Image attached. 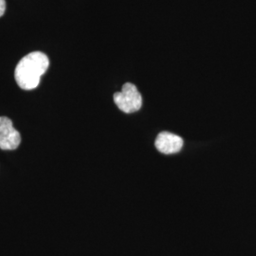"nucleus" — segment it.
I'll return each instance as SVG.
<instances>
[{
    "mask_svg": "<svg viewBox=\"0 0 256 256\" xmlns=\"http://www.w3.org/2000/svg\"><path fill=\"white\" fill-rule=\"evenodd\" d=\"M156 149L165 155L178 153L183 147V140L180 136L168 132L160 133L156 140Z\"/></svg>",
    "mask_w": 256,
    "mask_h": 256,
    "instance_id": "20e7f679",
    "label": "nucleus"
},
{
    "mask_svg": "<svg viewBox=\"0 0 256 256\" xmlns=\"http://www.w3.org/2000/svg\"><path fill=\"white\" fill-rule=\"evenodd\" d=\"M114 102L120 110L126 114L135 113L142 106V97L135 84L128 82L122 86V92L114 95Z\"/></svg>",
    "mask_w": 256,
    "mask_h": 256,
    "instance_id": "f03ea898",
    "label": "nucleus"
},
{
    "mask_svg": "<svg viewBox=\"0 0 256 256\" xmlns=\"http://www.w3.org/2000/svg\"><path fill=\"white\" fill-rule=\"evenodd\" d=\"M21 144V135L14 128L12 122L6 117H0V149L12 151Z\"/></svg>",
    "mask_w": 256,
    "mask_h": 256,
    "instance_id": "7ed1b4c3",
    "label": "nucleus"
},
{
    "mask_svg": "<svg viewBox=\"0 0 256 256\" xmlns=\"http://www.w3.org/2000/svg\"><path fill=\"white\" fill-rule=\"evenodd\" d=\"M5 10H6V1L0 0V18L4 16Z\"/></svg>",
    "mask_w": 256,
    "mask_h": 256,
    "instance_id": "39448f33",
    "label": "nucleus"
},
{
    "mask_svg": "<svg viewBox=\"0 0 256 256\" xmlns=\"http://www.w3.org/2000/svg\"><path fill=\"white\" fill-rule=\"evenodd\" d=\"M48 66L50 60L45 54L34 52L28 54L16 68L14 76L18 84L24 90H36Z\"/></svg>",
    "mask_w": 256,
    "mask_h": 256,
    "instance_id": "f257e3e1",
    "label": "nucleus"
}]
</instances>
